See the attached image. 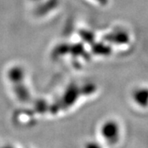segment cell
Wrapping results in <instances>:
<instances>
[{"label": "cell", "mask_w": 148, "mask_h": 148, "mask_svg": "<svg viewBox=\"0 0 148 148\" xmlns=\"http://www.w3.org/2000/svg\"><path fill=\"white\" fill-rule=\"evenodd\" d=\"M81 94V89L79 87L75 85L70 86L64 95V105L66 106H71L73 105Z\"/></svg>", "instance_id": "cell-4"}, {"label": "cell", "mask_w": 148, "mask_h": 148, "mask_svg": "<svg viewBox=\"0 0 148 148\" xmlns=\"http://www.w3.org/2000/svg\"><path fill=\"white\" fill-rule=\"evenodd\" d=\"M132 98L134 103L141 108L148 106V88L138 87L132 91Z\"/></svg>", "instance_id": "cell-3"}, {"label": "cell", "mask_w": 148, "mask_h": 148, "mask_svg": "<svg viewBox=\"0 0 148 148\" xmlns=\"http://www.w3.org/2000/svg\"><path fill=\"white\" fill-rule=\"evenodd\" d=\"M101 137L104 138L106 143L114 145L120 138V127L119 123L114 120H107L101 127Z\"/></svg>", "instance_id": "cell-1"}, {"label": "cell", "mask_w": 148, "mask_h": 148, "mask_svg": "<svg viewBox=\"0 0 148 148\" xmlns=\"http://www.w3.org/2000/svg\"><path fill=\"white\" fill-rule=\"evenodd\" d=\"M103 40L108 42L109 44H113L116 45H127L130 41V37L125 31H115L110 33H108L103 36Z\"/></svg>", "instance_id": "cell-2"}, {"label": "cell", "mask_w": 148, "mask_h": 148, "mask_svg": "<svg viewBox=\"0 0 148 148\" xmlns=\"http://www.w3.org/2000/svg\"><path fill=\"white\" fill-rule=\"evenodd\" d=\"M80 36L85 42L90 44V45L93 43H95V36L92 32H89V31H86V30H82L80 32Z\"/></svg>", "instance_id": "cell-7"}, {"label": "cell", "mask_w": 148, "mask_h": 148, "mask_svg": "<svg viewBox=\"0 0 148 148\" xmlns=\"http://www.w3.org/2000/svg\"><path fill=\"white\" fill-rule=\"evenodd\" d=\"M85 148H103L101 145L96 142H89L86 144Z\"/></svg>", "instance_id": "cell-9"}, {"label": "cell", "mask_w": 148, "mask_h": 148, "mask_svg": "<svg viewBox=\"0 0 148 148\" xmlns=\"http://www.w3.org/2000/svg\"><path fill=\"white\" fill-rule=\"evenodd\" d=\"M69 50L73 54H75V55H83L85 53V49L83 45H80V44L73 45L71 49H69Z\"/></svg>", "instance_id": "cell-8"}, {"label": "cell", "mask_w": 148, "mask_h": 148, "mask_svg": "<svg viewBox=\"0 0 148 148\" xmlns=\"http://www.w3.org/2000/svg\"><path fill=\"white\" fill-rule=\"evenodd\" d=\"M81 93L85 95H89L95 93L96 91V85H95L92 82H88L86 84L83 85V86H82L81 88Z\"/></svg>", "instance_id": "cell-6"}, {"label": "cell", "mask_w": 148, "mask_h": 148, "mask_svg": "<svg viewBox=\"0 0 148 148\" xmlns=\"http://www.w3.org/2000/svg\"><path fill=\"white\" fill-rule=\"evenodd\" d=\"M95 2H97L101 6H106L108 4L109 0H95Z\"/></svg>", "instance_id": "cell-10"}, {"label": "cell", "mask_w": 148, "mask_h": 148, "mask_svg": "<svg viewBox=\"0 0 148 148\" xmlns=\"http://www.w3.org/2000/svg\"><path fill=\"white\" fill-rule=\"evenodd\" d=\"M91 52L99 56H109L112 53V48L106 43L95 42L91 45Z\"/></svg>", "instance_id": "cell-5"}]
</instances>
